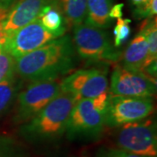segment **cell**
<instances>
[{"label":"cell","mask_w":157,"mask_h":157,"mask_svg":"<svg viewBox=\"0 0 157 157\" xmlns=\"http://www.w3.org/2000/svg\"><path fill=\"white\" fill-rule=\"evenodd\" d=\"M21 79L16 75L0 82V115L10 108L21 89Z\"/></svg>","instance_id":"cell-16"},{"label":"cell","mask_w":157,"mask_h":157,"mask_svg":"<svg viewBox=\"0 0 157 157\" xmlns=\"http://www.w3.org/2000/svg\"><path fill=\"white\" fill-rule=\"evenodd\" d=\"M115 141L124 151L147 157H157L156 124L152 119L124 124L119 127Z\"/></svg>","instance_id":"cell-4"},{"label":"cell","mask_w":157,"mask_h":157,"mask_svg":"<svg viewBox=\"0 0 157 157\" xmlns=\"http://www.w3.org/2000/svg\"><path fill=\"white\" fill-rule=\"evenodd\" d=\"M153 97H129L109 94L105 112L106 126L119 128L147 118L154 112Z\"/></svg>","instance_id":"cell-6"},{"label":"cell","mask_w":157,"mask_h":157,"mask_svg":"<svg viewBox=\"0 0 157 157\" xmlns=\"http://www.w3.org/2000/svg\"><path fill=\"white\" fill-rule=\"evenodd\" d=\"M0 157H26V154L15 139L0 135Z\"/></svg>","instance_id":"cell-18"},{"label":"cell","mask_w":157,"mask_h":157,"mask_svg":"<svg viewBox=\"0 0 157 157\" xmlns=\"http://www.w3.org/2000/svg\"><path fill=\"white\" fill-rule=\"evenodd\" d=\"M157 0H147V2L135 7L134 17L136 19L155 17L157 12Z\"/></svg>","instance_id":"cell-21"},{"label":"cell","mask_w":157,"mask_h":157,"mask_svg":"<svg viewBox=\"0 0 157 157\" xmlns=\"http://www.w3.org/2000/svg\"><path fill=\"white\" fill-rule=\"evenodd\" d=\"M140 32H141L147 44V58L145 68L157 59V25L156 17H152L146 18L142 24ZM144 68V69H145ZM144 72V71H143Z\"/></svg>","instance_id":"cell-17"},{"label":"cell","mask_w":157,"mask_h":157,"mask_svg":"<svg viewBox=\"0 0 157 157\" xmlns=\"http://www.w3.org/2000/svg\"><path fill=\"white\" fill-rule=\"evenodd\" d=\"M105 126V113L94 108L91 99H82L73 106L66 133L71 140H94L101 136Z\"/></svg>","instance_id":"cell-7"},{"label":"cell","mask_w":157,"mask_h":157,"mask_svg":"<svg viewBox=\"0 0 157 157\" xmlns=\"http://www.w3.org/2000/svg\"><path fill=\"white\" fill-rule=\"evenodd\" d=\"M131 19L117 18L115 27L113 29V46L119 48L128 39L131 35Z\"/></svg>","instance_id":"cell-19"},{"label":"cell","mask_w":157,"mask_h":157,"mask_svg":"<svg viewBox=\"0 0 157 157\" xmlns=\"http://www.w3.org/2000/svg\"><path fill=\"white\" fill-rule=\"evenodd\" d=\"M38 18L45 30L55 38L64 36L67 25L60 9L57 5V0L52 5L45 6Z\"/></svg>","instance_id":"cell-14"},{"label":"cell","mask_w":157,"mask_h":157,"mask_svg":"<svg viewBox=\"0 0 157 157\" xmlns=\"http://www.w3.org/2000/svg\"><path fill=\"white\" fill-rule=\"evenodd\" d=\"M16 59L4 48H0V82L15 75Z\"/></svg>","instance_id":"cell-20"},{"label":"cell","mask_w":157,"mask_h":157,"mask_svg":"<svg viewBox=\"0 0 157 157\" xmlns=\"http://www.w3.org/2000/svg\"><path fill=\"white\" fill-rule=\"evenodd\" d=\"M147 58V44L143 33L140 32L131 40L122 57V67L130 71L142 72Z\"/></svg>","instance_id":"cell-12"},{"label":"cell","mask_w":157,"mask_h":157,"mask_svg":"<svg viewBox=\"0 0 157 157\" xmlns=\"http://www.w3.org/2000/svg\"><path fill=\"white\" fill-rule=\"evenodd\" d=\"M9 12V9L0 7V48H4L7 40V35L5 32V22Z\"/></svg>","instance_id":"cell-24"},{"label":"cell","mask_w":157,"mask_h":157,"mask_svg":"<svg viewBox=\"0 0 157 157\" xmlns=\"http://www.w3.org/2000/svg\"><path fill=\"white\" fill-rule=\"evenodd\" d=\"M75 63L73 39L69 36H61L17 59L15 75L30 82L55 79L70 73Z\"/></svg>","instance_id":"cell-1"},{"label":"cell","mask_w":157,"mask_h":157,"mask_svg":"<svg viewBox=\"0 0 157 157\" xmlns=\"http://www.w3.org/2000/svg\"><path fill=\"white\" fill-rule=\"evenodd\" d=\"M61 91L75 96L77 101L94 99L108 91L107 70L101 68L80 69L61 79Z\"/></svg>","instance_id":"cell-8"},{"label":"cell","mask_w":157,"mask_h":157,"mask_svg":"<svg viewBox=\"0 0 157 157\" xmlns=\"http://www.w3.org/2000/svg\"><path fill=\"white\" fill-rule=\"evenodd\" d=\"M123 4H117L115 6H112L111 10L109 11V17L111 19H117L122 17V9H123Z\"/></svg>","instance_id":"cell-25"},{"label":"cell","mask_w":157,"mask_h":157,"mask_svg":"<svg viewBox=\"0 0 157 157\" xmlns=\"http://www.w3.org/2000/svg\"><path fill=\"white\" fill-rule=\"evenodd\" d=\"M108 96H109V93H108V91H107V92L101 94L100 95H98L95 98L91 99L94 108L99 112L105 113L106 109H107Z\"/></svg>","instance_id":"cell-22"},{"label":"cell","mask_w":157,"mask_h":157,"mask_svg":"<svg viewBox=\"0 0 157 157\" xmlns=\"http://www.w3.org/2000/svg\"><path fill=\"white\" fill-rule=\"evenodd\" d=\"M110 93L113 95L153 97L156 93V81L145 73L116 66L111 76Z\"/></svg>","instance_id":"cell-9"},{"label":"cell","mask_w":157,"mask_h":157,"mask_svg":"<svg viewBox=\"0 0 157 157\" xmlns=\"http://www.w3.org/2000/svg\"><path fill=\"white\" fill-rule=\"evenodd\" d=\"M129 1H130V4L135 7V6H140V5H141V4L145 3V2H147V0H129Z\"/></svg>","instance_id":"cell-27"},{"label":"cell","mask_w":157,"mask_h":157,"mask_svg":"<svg viewBox=\"0 0 157 157\" xmlns=\"http://www.w3.org/2000/svg\"><path fill=\"white\" fill-rule=\"evenodd\" d=\"M75 96L61 91L52 101L19 128V135L33 143L55 140L66 133L68 119L74 104Z\"/></svg>","instance_id":"cell-2"},{"label":"cell","mask_w":157,"mask_h":157,"mask_svg":"<svg viewBox=\"0 0 157 157\" xmlns=\"http://www.w3.org/2000/svg\"><path fill=\"white\" fill-rule=\"evenodd\" d=\"M112 6L113 0H87L84 23L97 28L110 27L112 19L109 17V11Z\"/></svg>","instance_id":"cell-13"},{"label":"cell","mask_w":157,"mask_h":157,"mask_svg":"<svg viewBox=\"0 0 157 157\" xmlns=\"http://www.w3.org/2000/svg\"><path fill=\"white\" fill-rule=\"evenodd\" d=\"M18 1L20 0H0V7H4L10 10L11 6H14Z\"/></svg>","instance_id":"cell-26"},{"label":"cell","mask_w":157,"mask_h":157,"mask_svg":"<svg viewBox=\"0 0 157 157\" xmlns=\"http://www.w3.org/2000/svg\"><path fill=\"white\" fill-rule=\"evenodd\" d=\"M101 157H147L132 154L129 152L124 151L120 148H109V149H103L101 152Z\"/></svg>","instance_id":"cell-23"},{"label":"cell","mask_w":157,"mask_h":157,"mask_svg":"<svg viewBox=\"0 0 157 157\" xmlns=\"http://www.w3.org/2000/svg\"><path fill=\"white\" fill-rule=\"evenodd\" d=\"M59 78L30 82L29 86L17 96V106L14 120L25 123L36 115L61 92Z\"/></svg>","instance_id":"cell-5"},{"label":"cell","mask_w":157,"mask_h":157,"mask_svg":"<svg viewBox=\"0 0 157 157\" xmlns=\"http://www.w3.org/2000/svg\"><path fill=\"white\" fill-rule=\"evenodd\" d=\"M73 43L78 56L89 62L114 63L121 58L103 29L84 22L73 27Z\"/></svg>","instance_id":"cell-3"},{"label":"cell","mask_w":157,"mask_h":157,"mask_svg":"<svg viewBox=\"0 0 157 157\" xmlns=\"http://www.w3.org/2000/svg\"><path fill=\"white\" fill-rule=\"evenodd\" d=\"M56 0H20L9 10L5 22L7 37L18 29L37 19L45 6H51Z\"/></svg>","instance_id":"cell-11"},{"label":"cell","mask_w":157,"mask_h":157,"mask_svg":"<svg viewBox=\"0 0 157 157\" xmlns=\"http://www.w3.org/2000/svg\"><path fill=\"white\" fill-rule=\"evenodd\" d=\"M54 39L37 18L9 35L4 49L17 59Z\"/></svg>","instance_id":"cell-10"},{"label":"cell","mask_w":157,"mask_h":157,"mask_svg":"<svg viewBox=\"0 0 157 157\" xmlns=\"http://www.w3.org/2000/svg\"><path fill=\"white\" fill-rule=\"evenodd\" d=\"M87 0H57L68 27H74L85 21Z\"/></svg>","instance_id":"cell-15"}]
</instances>
